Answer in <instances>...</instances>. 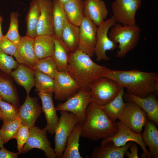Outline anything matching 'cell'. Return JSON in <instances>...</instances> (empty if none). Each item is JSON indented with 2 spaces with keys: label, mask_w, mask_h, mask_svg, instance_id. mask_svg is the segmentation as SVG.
<instances>
[{
  "label": "cell",
  "mask_w": 158,
  "mask_h": 158,
  "mask_svg": "<svg viewBox=\"0 0 158 158\" xmlns=\"http://www.w3.org/2000/svg\"><path fill=\"white\" fill-rule=\"evenodd\" d=\"M61 116L55 132V152L56 158H61L65 149L67 139L78 123L77 116L73 113L61 110Z\"/></svg>",
  "instance_id": "5b68a950"
},
{
  "label": "cell",
  "mask_w": 158,
  "mask_h": 158,
  "mask_svg": "<svg viewBox=\"0 0 158 158\" xmlns=\"http://www.w3.org/2000/svg\"><path fill=\"white\" fill-rule=\"evenodd\" d=\"M107 68L98 65L91 57L78 49L70 52L67 72L80 89L90 91L92 85L102 78Z\"/></svg>",
  "instance_id": "7a4b0ae2"
},
{
  "label": "cell",
  "mask_w": 158,
  "mask_h": 158,
  "mask_svg": "<svg viewBox=\"0 0 158 158\" xmlns=\"http://www.w3.org/2000/svg\"><path fill=\"white\" fill-rule=\"evenodd\" d=\"M86 118L82 123L81 137L94 141L114 135L118 131L117 126L107 116L102 106L93 102L87 107Z\"/></svg>",
  "instance_id": "3957f363"
},
{
  "label": "cell",
  "mask_w": 158,
  "mask_h": 158,
  "mask_svg": "<svg viewBox=\"0 0 158 158\" xmlns=\"http://www.w3.org/2000/svg\"><path fill=\"white\" fill-rule=\"evenodd\" d=\"M3 124L0 132L4 144L7 143L10 140L15 139L21 120L18 118L12 121H3Z\"/></svg>",
  "instance_id": "836d02e7"
},
{
  "label": "cell",
  "mask_w": 158,
  "mask_h": 158,
  "mask_svg": "<svg viewBox=\"0 0 158 158\" xmlns=\"http://www.w3.org/2000/svg\"><path fill=\"white\" fill-rule=\"evenodd\" d=\"M54 49L51 57L57 66L58 71L67 72L70 51L61 37L54 36Z\"/></svg>",
  "instance_id": "484cf974"
},
{
  "label": "cell",
  "mask_w": 158,
  "mask_h": 158,
  "mask_svg": "<svg viewBox=\"0 0 158 158\" xmlns=\"http://www.w3.org/2000/svg\"><path fill=\"white\" fill-rule=\"evenodd\" d=\"M122 87L114 80L102 77L95 82L90 87L92 102L103 106L113 99Z\"/></svg>",
  "instance_id": "8992f818"
},
{
  "label": "cell",
  "mask_w": 158,
  "mask_h": 158,
  "mask_svg": "<svg viewBox=\"0 0 158 158\" xmlns=\"http://www.w3.org/2000/svg\"><path fill=\"white\" fill-rule=\"evenodd\" d=\"M4 120V117L0 109V121H3Z\"/></svg>",
  "instance_id": "bcb514c9"
},
{
  "label": "cell",
  "mask_w": 158,
  "mask_h": 158,
  "mask_svg": "<svg viewBox=\"0 0 158 158\" xmlns=\"http://www.w3.org/2000/svg\"><path fill=\"white\" fill-rule=\"evenodd\" d=\"M144 129L141 134L142 139L149 148V153L153 158H158V130L156 125L147 120Z\"/></svg>",
  "instance_id": "cb8c5ba5"
},
{
  "label": "cell",
  "mask_w": 158,
  "mask_h": 158,
  "mask_svg": "<svg viewBox=\"0 0 158 158\" xmlns=\"http://www.w3.org/2000/svg\"><path fill=\"white\" fill-rule=\"evenodd\" d=\"M40 15V9L36 0H32L26 17V35L34 38L37 35V30Z\"/></svg>",
  "instance_id": "4dcf8cb0"
},
{
  "label": "cell",
  "mask_w": 158,
  "mask_h": 158,
  "mask_svg": "<svg viewBox=\"0 0 158 158\" xmlns=\"http://www.w3.org/2000/svg\"><path fill=\"white\" fill-rule=\"evenodd\" d=\"M83 0H70L63 5L68 20L79 27L85 17Z\"/></svg>",
  "instance_id": "d4e9b609"
},
{
  "label": "cell",
  "mask_w": 158,
  "mask_h": 158,
  "mask_svg": "<svg viewBox=\"0 0 158 158\" xmlns=\"http://www.w3.org/2000/svg\"><path fill=\"white\" fill-rule=\"evenodd\" d=\"M33 69L47 74L54 79L58 71L57 66L51 56L38 60Z\"/></svg>",
  "instance_id": "e575fe53"
},
{
  "label": "cell",
  "mask_w": 158,
  "mask_h": 158,
  "mask_svg": "<svg viewBox=\"0 0 158 158\" xmlns=\"http://www.w3.org/2000/svg\"><path fill=\"white\" fill-rule=\"evenodd\" d=\"M54 99L66 101L77 93L80 89L77 83L67 72L58 71L54 78Z\"/></svg>",
  "instance_id": "4fadbf2b"
},
{
  "label": "cell",
  "mask_w": 158,
  "mask_h": 158,
  "mask_svg": "<svg viewBox=\"0 0 158 158\" xmlns=\"http://www.w3.org/2000/svg\"><path fill=\"white\" fill-rule=\"evenodd\" d=\"M79 27L72 24L68 20L63 28L61 37L70 52L78 49Z\"/></svg>",
  "instance_id": "f546056e"
},
{
  "label": "cell",
  "mask_w": 158,
  "mask_h": 158,
  "mask_svg": "<svg viewBox=\"0 0 158 158\" xmlns=\"http://www.w3.org/2000/svg\"><path fill=\"white\" fill-rule=\"evenodd\" d=\"M116 23V20L112 16L97 27L95 49V54L97 61L109 60L110 58L107 55L106 51H113L117 48V44L110 39L108 35L109 30Z\"/></svg>",
  "instance_id": "ba28073f"
},
{
  "label": "cell",
  "mask_w": 158,
  "mask_h": 158,
  "mask_svg": "<svg viewBox=\"0 0 158 158\" xmlns=\"http://www.w3.org/2000/svg\"><path fill=\"white\" fill-rule=\"evenodd\" d=\"M124 88L122 87L118 95L111 101L102 106L109 118L115 123L122 114L126 103L123 102Z\"/></svg>",
  "instance_id": "4316f807"
},
{
  "label": "cell",
  "mask_w": 158,
  "mask_h": 158,
  "mask_svg": "<svg viewBox=\"0 0 158 158\" xmlns=\"http://www.w3.org/2000/svg\"><path fill=\"white\" fill-rule=\"evenodd\" d=\"M85 17L97 27L106 19L109 12L102 0H85L84 1Z\"/></svg>",
  "instance_id": "ffe728a7"
},
{
  "label": "cell",
  "mask_w": 158,
  "mask_h": 158,
  "mask_svg": "<svg viewBox=\"0 0 158 158\" xmlns=\"http://www.w3.org/2000/svg\"><path fill=\"white\" fill-rule=\"evenodd\" d=\"M37 94L41 99L42 111L44 113L47 122L45 127L47 133L51 135L54 134L59 118L57 115L56 110L54 105L52 94L40 92Z\"/></svg>",
  "instance_id": "d6986e66"
},
{
  "label": "cell",
  "mask_w": 158,
  "mask_h": 158,
  "mask_svg": "<svg viewBox=\"0 0 158 158\" xmlns=\"http://www.w3.org/2000/svg\"><path fill=\"white\" fill-rule=\"evenodd\" d=\"M123 98L127 102H133L139 106L145 112L147 119L158 126V101L154 95L141 97L126 93Z\"/></svg>",
  "instance_id": "2e32d148"
},
{
  "label": "cell",
  "mask_w": 158,
  "mask_h": 158,
  "mask_svg": "<svg viewBox=\"0 0 158 158\" xmlns=\"http://www.w3.org/2000/svg\"><path fill=\"white\" fill-rule=\"evenodd\" d=\"M0 109L4 117L3 121H12L19 118L18 108L13 104L3 100L0 97Z\"/></svg>",
  "instance_id": "8d00e7d4"
},
{
  "label": "cell",
  "mask_w": 158,
  "mask_h": 158,
  "mask_svg": "<svg viewBox=\"0 0 158 158\" xmlns=\"http://www.w3.org/2000/svg\"><path fill=\"white\" fill-rule=\"evenodd\" d=\"M38 100L37 97L27 96L24 103L18 109V117L21 120V124L29 129L35 126L37 119L42 111Z\"/></svg>",
  "instance_id": "9a60e30c"
},
{
  "label": "cell",
  "mask_w": 158,
  "mask_h": 158,
  "mask_svg": "<svg viewBox=\"0 0 158 158\" xmlns=\"http://www.w3.org/2000/svg\"><path fill=\"white\" fill-rule=\"evenodd\" d=\"M103 76L114 80L126 90V93L145 97L158 91V74L133 69L117 70L107 68Z\"/></svg>",
  "instance_id": "6da1fadb"
},
{
  "label": "cell",
  "mask_w": 158,
  "mask_h": 158,
  "mask_svg": "<svg viewBox=\"0 0 158 158\" xmlns=\"http://www.w3.org/2000/svg\"><path fill=\"white\" fill-rule=\"evenodd\" d=\"M0 97L3 100L10 103L19 108V99L16 88L9 78L1 74H0Z\"/></svg>",
  "instance_id": "f1b7e54d"
},
{
  "label": "cell",
  "mask_w": 158,
  "mask_h": 158,
  "mask_svg": "<svg viewBox=\"0 0 158 158\" xmlns=\"http://www.w3.org/2000/svg\"><path fill=\"white\" fill-rule=\"evenodd\" d=\"M63 5L70 0H58Z\"/></svg>",
  "instance_id": "f6af8a7d"
},
{
  "label": "cell",
  "mask_w": 158,
  "mask_h": 158,
  "mask_svg": "<svg viewBox=\"0 0 158 158\" xmlns=\"http://www.w3.org/2000/svg\"><path fill=\"white\" fill-rule=\"evenodd\" d=\"M18 13L16 11L10 13L9 28L7 33L4 35L17 47L19 44L21 37L18 31Z\"/></svg>",
  "instance_id": "d590c367"
},
{
  "label": "cell",
  "mask_w": 158,
  "mask_h": 158,
  "mask_svg": "<svg viewBox=\"0 0 158 158\" xmlns=\"http://www.w3.org/2000/svg\"><path fill=\"white\" fill-rule=\"evenodd\" d=\"M141 4L142 0H115L112 10L116 23L127 25L136 24V14Z\"/></svg>",
  "instance_id": "30bf717a"
},
{
  "label": "cell",
  "mask_w": 158,
  "mask_h": 158,
  "mask_svg": "<svg viewBox=\"0 0 158 158\" xmlns=\"http://www.w3.org/2000/svg\"><path fill=\"white\" fill-rule=\"evenodd\" d=\"M118 131L114 135L102 139L100 146H103L107 142L111 141L116 146L121 147L126 145L129 141L134 142L138 144L142 148L143 153L142 158H152L146 148V145L142 140L141 134L136 133L120 121L116 122Z\"/></svg>",
  "instance_id": "9c48e42d"
},
{
  "label": "cell",
  "mask_w": 158,
  "mask_h": 158,
  "mask_svg": "<svg viewBox=\"0 0 158 158\" xmlns=\"http://www.w3.org/2000/svg\"><path fill=\"white\" fill-rule=\"evenodd\" d=\"M34 48L38 60L52 56L54 49V35H37L34 38Z\"/></svg>",
  "instance_id": "603a6c76"
},
{
  "label": "cell",
  "mask_w": 158,
  "mask_h": 158,
  "mask_svg": "<svg viewBox=\"0 0 158 158\" xmlns=\"http://www.w3.org/2000/svg\"><path fill=\"white\" fill-rule=\"evenodd\" d=\"M36 0L40 9L37 35H54L53 1L51 0Z\"/></svg>",
  "instance_id": "ac0fdd59"
},
{
  "label": "cell",
  "mask_w": 158,
  "mask_h": 158,
  "mask_svg": "<svg viewBox=\"0 0 158 158\" xmlns=\"http://www.w3.org/2000/svg\"><path fill=\"white\" fill-rule=\"evenodd\" d=\"M17 46L4 35L0 39V51L11 56L15 54Z\"/></svg>",
  "instance_id": "ab89813d"
},
{
  "label": "cell",
  "mask_w": 158,
  "mask_h": 158,
  "mask_svg": "<svg viewBox=\"0 0 158 158\" xmlns=\"http://www.w3.org/2000/svg\"><path fill=\"white\" fill-rule=\"evenodd\" d=\"M141 32L140 28L136 24L127 25L116 23L111 28L109 37L114 42L118 44L116 57H124L136 47Z\"/></svg>",
  "instance_id": "277c9868"
},
{
  "label": "cell",
  "mask_w": 158,
  "mask_h": 158,
  "mask_svg": "<svg viewBox=\"0 0 158 158\" xmlns=\"http://www.w3.org/2000/svg\"><path fill=\"white\" fill-rule=\"evenodd\" d=\"M82 123H78L68 138L65 150L61 158H82L79 151V141Z\"/></svg>",
  "instance_id": "83f0119b"
},
{
  "label": "cell",
  "mask_w": 158,
  "mask_h": 158,
  "mask_svg": "<svg viewBox=\"0 0 158 158\" xmlns=\"http://www.w3.org/2000/svg\"><path fill=\"white\" fill-rule=\"evenodd\" d=\"M118 119L133 132L141 134L147 119L145 112L139 106L128 101Z\"/></svg>",
  "instance_id": "7c38bea8"
},
{
  "label": "cell",
  "mask_w": 158,
  "mask_h": 158,
  "mask_svg": "<svg viewBox=\"0 0 158 158\" xmlns=\"http://www.w3.org/2000/svg\"><path fill=\"white\" fill-rule=\"evenodd\" d=\"M19 155L18 153L10 152L4 147L0 150V158H17Z\"/></svg>",
  "instance_id": "b9f144b4"
},
{
  "label": "cell",
  "mask_w": 158,
  "mask_h": 158,
  "mask_svg": "<svg viewBox=\"0 0 158 158\" xmlns=\"http://www.w3.org/2000/svg\"><path fill=\"white\" fill-rule=\"evenodd\" d=\"M19 63L11 56L0 51V70L9 75L12 70L16 68Z\"/></svg>",
  "instance_id": "74e56055"
},
{
  "label": "cell",
  "mask_w": 158,
  "mask_h": 158,
  "mask_svg": "<svg viewBox=\"0 0 158 158\" xmlns=\"http://www.w3.org/2000/svg\"><path fill=\"white\" fill-rule=\"evenodd\" d=\"M36 91L52 94L54 89L53 78L42 72L34 71Z\"/></svg>",
  "instance_id": "d6a6232c"
},
{
  "label": "cell",
  "mask_w": 158,
  "mask_h": 158,
  "mask_svg": "<svg viewBox=\"0 0 158 158\" xmlns=\"http://www.w3.org/2000/svg\"><path fill=\"white\" fill-rule=\"evenodd\" d=\"M34 38L25 35L21 37L13 55L16 61L33 69L38 59L34 48Z\"/></svg>",
  "instance_id": "e0dca14e"
},
{
  "label": "cell",
  "mask_w": 158,
  "mask_h": 158,
  "mask_svg": "<svg viewBox=\"0 0 158 158\" xmlns=\"http://www.w3.org/2000/svg\"><path fill=\"white\" fill-rule=\"evenodd\" d=\"M9 75L18 84L25 89L27 96H29L31 89L35 86L33 70L25 65L19 64Z\"/></svg>",
  "instance_id": "7402d4cb"
},
{
  "label": "cell",
  "mask_w": 158,
  "mask_h": 158,
  "mask_svg": "<svg viewBox=\"0 0 158 158\" xmlns=\"http://www.w3.org/2000/svg\"><path fill=\"white\" fill-rule=\"evenodd\" d=\"M0 130H1V128H0V148H1L4 147V143L3 140L2 138V136L1 134Z\"/></svg>",
  "instance_id": "ee69618b"
},
{
  "label": "cell",
  "mask_w": 158,
  "mask_h": 158,
  "mask_svg": "<svg viewBox=\"0 0 158 158\" xmlns=\"http://www.w3.org/2000/svg\"><path fill=\"white\" fill-rule=\"evenodd\" d=\"M78 49L90 57L95 54L97 27L85 17L80 26Z\"/></svg>",
  "instance_id": "5bb4252c"
},
{
  "label": "cell",
  "mask_w": 158,
  "mask_h": 158,
  "mask_svg": "<svg viewBox=\"0 0 158 158\" xmlns=\"http://www.w3.org/2000/svg\"><path fill=\"white\" fill-rule=\"evenodd\" d=\"M54 35L61 37L62 30L68 21L63 5L58 0H53Z\"/></svg>",
  "instance_id": "1f68e13d"
},
{
  "label": "cell",
  "mask_w": 158,
  "mask_h": 158,
  "mask_svg": "<svg viewBox=\"0 0 158 158\" xmlns=\"http://www.w3.org/2000/svg\"><path fill=\"white\" fill-rule=\"evenodd\" d=\"M3 21V18L0 13V39L4 36L2 30V24Z\"/></svg>",
  "instance_id": "7bdbcfd3"
},
{
  "label": "cell",
  "mask_w": 158,
  "mask_h": 158,
  "mask_svg": "<svg viewBox=\"0 0 158 158\" xmlns=\"http://www.w3.org/2000/svg\"><path fill=\"white\" fill-rule=\"evenodd\" d=\"M29 134L28 128L21 124L15 138L17 141V148L19 155L28 138Z\"/></svg>",
  "instance_id": "f35d334b"
},
{
  "label": "cell",
  "mask_w": 158,
  "mask_h": 158,
  "mask_svg": "<svg viewBox=\"0 0 158 158\" xmlns=\"http://www.w3.org/2000/svg\"><path fill=\"white\" fill-rule=\"evenodd\" d=\"M92 101L90 91L80 89L65 102L58 104L56 109V111L64 110L73 113L77 116L78 123H82L86 119L87 107Z\"/></svg>",
  "instance_id": "52a82bcc"
},
{
  "label": "cell",
  "mask_w": 158,
  "mask_h": 158,
  "mask_svg": "<svg viewBox=\"0 0 158 158\" xmlns=\"http://www.w3.org/2000/svg\"><path fill=\"white\" fill-rule=\"evenodd\" d=\"M133 142H130L121 147L115 146L111 141H109L103 146L96 147L92 154V158H123L126 151Z\"/></svg>",
  "instance_id": "44dd1931"
},
{
  "label": "cell",
  "mask_w": 158,
  "mask_h": 158,
  "mask_svg": "<svg viewBox=\"0 0 158 158\" xmlns=\"http://www.w3.org/2000/svg\"><path fill=\"white\" fill-rule=\"evenodd\" d=\"M130 152L127 150L125 152V154L129 158H139L138 155V148L137 145L134 142L129 147Z\"/></svg>",
  "instance_id": "60d3db41"
},
{
  "label": "cell",
  "mask_w": 158,
  "mask_h": 158,
  "mask_svg": "<svg viewBox=\"0 0 158 158\" xmlns=\"http://www.w3.org/2000/svg\"><path fill=\"white\" fill-rule=\"evenodd\" d=\"M28 138L20 153L24 154L33 148H37L44 152L48 158H56L54 149L51 146V143L49 140L45 128L41 129L35 126L29 129Z\"/></svg>",
  "instance_id": "8fae6325"
}]
</instances>
